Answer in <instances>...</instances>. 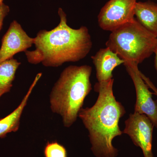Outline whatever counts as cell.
Listing matches in <instances>:
<instances>
[{"label":"cell","mask_w":157,"mask_h":157,"mask_svg":"<svg viewBox=\"0 0 157 157\" xmlns=\"http://www.w3.org/2000/svg\"><path fill=\"white\" fill-rule=\"evenodd\" d=\"M58 14V25L51 30L39 31L34 38L35 50L25 52L30 63L57 67L64 63L78 62L89 53L92 41L87 28L72 29L68 25L67 14L61 8L59 9Z\"/></svg>","instance_id":"obj_1"},{"label":"cell","mask_w":157,"mask_h":157,"mask_svg":"<svg viewBox=\"0 0 157 157\" xmlns=\"http://www.w3.org/2000/svg\"><path fill=\"white\" fill-rule=\"evenodd\" d=\"M113 78L96 83L95 91L98 99L91 107L82 108L78 117L89 134L91 150L97 157H116L118 150L112 141L123 133L119 123L126 110L117 101L113 93Z\"/></svg>","instance_id":"obj_2"},{"label":"cell","mask_w":157,"mask_h":157,"mask_svg":"<svg viewBox=\"0 0 157 157\" xmlns=\"http://www.w3.org/2000/svg\"><path fill=\"white\" fill-rule=\"evenodd\" d=\"M89 65L69 66L61 73L50 95L52 112L60 115L63 124L70 128L77 120L85 99L92 89Z\"/></svg>","instance_id":"obj_3"},{"label":"cell","mask_w":157,"mask_h":157,"mask_svg":"<svg viewBox=\"0 0 157 157\" xmlns=\"http://www.w3.org/2000/svg\"><path fill=\"white\" fill-rule=\"evenodd\" d=\"M157 37L135 18L111 32L106 43L108 47L124 61L141 63L154 53Z\"/></svg>","instance_id":"obj_4"},{"label":"cell","mask_w":157,"mask_h":157,"mask_svg":"<svg viewBox=\"0 0 157 157\" xmlns=\"http://www.w3.org/2000/svg\"><path fill=\"white\" fill-rule=\"evenodd\" d=\"M137 0H109L101 9L98 17L99 26L106 31H112L135 17Z\"/></svg>","instance_id":"obj_5"},{"label":"cell","mask_w":157,"mask_h":157,"mask_svg":"<svg viewBox=\"0 0 157 157\" xmlns=\"http://www.w3.org/2000/svg\"><path fill=\"white\" fill-rule=\"evenodd\" d=\"M124 64L135 85L136 93L135 112L145 114L157 129V100L153 99L154 93L149 90L148 86L140 75L138 65L128 61H124Z\"/></svg>","instance_id":"obj_6"},{"label":"cell","mask_w":157,"mask_h":157,"mask_svg":"<svg viewBox=\"0 0 157 157\" xmlns=\"http://www.w3.org/2000/svg\"><path fill=\"white\" fill-rule=\"evenodd\" d=\"M123 133L128 135L136 146L140 147L144 157H154L152 151V123L145 114L134 112L125 121Z\"/></svg>","instance_id":"obj_7"},{"label":"cell","mask_w":157,"mask_h":157,"mask_svg":"<svg viewBox=\"0 0 157 157\" xmlns=\"http://www.w3.org/2000/svg\"><path fill=\"white\" fill-rule=\"evenodd\" d=\"M34 42V38L29 36L19 23L13 21L2 39L0 63L13 58L19 52H25Z\"/></svg>","instance_id":"obj_8"},{"label":"cell","mask_w":157,"mask_h":157,"mask_svg":"<svg viewBox=\"0 0 157 157\" xmlns=\"http://www.w3.org/2000/svg\"><path fill=\"white\" fill-rule=\"evenodd\" d=\"M91 58L95 67L96 77L98 82L108 81L113 78V70L124 63V61L117 54L108 47L101 48Z\"/></svg>","instance_id":"obj_9"},{"label":"cell","mask_w":157,"mask_h":157,"mask_svg":"<svg viewBox=\"0 0 157 157\" xmlns=\"http://www.w3.org/2000/svg\"><path fill=\"white\" fill-rule=\"evenodd\" d=\"M42 75V73L37 74L18 107L6 117L0 119V138L6 137L8 134L11 132H15L18 131L20 124L21 118L24 109L27 104L34 88Z\"/></svg>","instance_id":"obj_10"},{"label":"cell","mask_w":157,"mask_h":157,"mask_svg":"<svg viewBox=\"0 0 157 157\" xmlns=\"http://www.w3.org/2000/svg\"><path fill=\"white\" fill-rule=\"evenodd\" d=\"M135 16L138 22L157 37V4L151 2H137Z\"/></svg>","instance_id":"obj_11"},{"label":"cell","mask_w":157,"mask_h":157,"mask_svg":"<svg viewBox=\"0 0 157 157\" xmlns=\"http://www.w3.org/2000/svg\"><path fill=\"white\" fill-rule=\"evenodd\" d=\"M21 64L14 58L0 63V98L11 90L16 71Z\"/></svg>","instance_id":"obj_12"},{"label":"cell","mask_w":157,"mask_h":157,"mask_svg":"<svg viewBox=\"0 0 157 157\" xmlns=\"http://www.w3.org/2000/svg\"><path fill=\"white\" fill-rule=\"evenodd\" d=\"M45 157H67L64 147L56 141L48 142L44 150Z\"/></svg>","instance_id":"obj_13"},{"label":"cell","mask_w":157,"mask_h":157,"mask_svg":"<svg viewBox=\"0 0 157 157\" xmlns=\"http://www.w3.org/2000/svg\"><path fill=\"white\" fill-rule=\"evenodd\" d=\"M10 11L9 6L3 3L0 5V31L2 29L4 19Z\"/></svg>","instance_id":"obj_14"},{"label":"cell","mask_w":157,"mask_h":157,"mask_svg":"<svg viewBox=\"0 0 157 157\" xmlns=\"http://www.w3.org/2000/svg\"><path fill=\"white\" fill-rule=\"evenodd\" d=\"M140 74H141V76H142V78H143L144 80L145 81V82H146L148 86L153 91L154 93V94L155 95L157 96V88L153 84L152 82L151 81L149 78L146 77V76H144V75L141 73H140Z\"/></svg>","instance_id":"obj_15"},{"label":"cell","mask_w":157,"mask_h":157,"mask_svg":"<svg viewBox=\"0 0 157 157\" xmlns=\"http://www.w3.org/2000/svg\"><path fill=\"white\" fill-rule=\"evenodd\" d=\"M155 67L156 70L157 71V45L156 47L155 50Z\"/></svg>","instance_id":"obj_16"},{"label":"cell","mask_w":157,"mask_h":157,"mask_svg":"<svg viewBox=\"0 0 157 157\" xmlns=\"http://www.w3.org/2000/svg\"><path fill=\"white\" fill-rule=\"evenodd\" d=\"M3 1H4V0H0V5H1V4H2L3 3Z\"/></svg>","instance_id":"obj_17"}]
</instances>
